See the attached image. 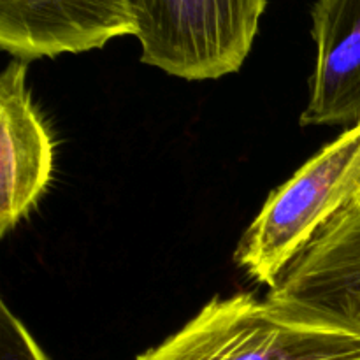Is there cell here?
<instances>
[{"instance_id": "cell-4", "label": "cell", "mask_w": 360, "mask_h": 360, "mask_svg": "<svg viewBox=\"0 0 360 360\" xmlns=\"http://www.w3.org/2000/svg\"><path fill=\"white\" fill-rule=\"evenodd\" d=\"M137 34L132 0H0V48L32 62Z\"/></svg>"}, {"instance_id": "cell-1", "label": "cell", "mask_w": 360, "mask_h": 360, "mask_svg": "<svg viewBox=\"0 0 360 360\" xmlns=\"http://www.w3.org/2000/svg\"><path fill=\"white\" fill-rule=\"evenodd\" d=\"M137 360H360V336L252 294L217 297Z\"/></svg>"}, {"instance_id": "cell-8", "label": "cell", "mask_w": 360, "mask_h": 360, "mask_svg": "<svg viewBox=\"0 0 360 360\" xmlns=\"http://www.w3.org/2000/svg\"><path fill=\"white\" fill-rule=\"evenodd\" d=\"M0 360H49L6 302H0Z\"/></svg>"}, {"instance_id": "cell-7", "label": "cell", "mask_w": 360, "mask_h": 360, "mask_svg": "<svg viewBox=\"0 0 360 360\" xmlns=\"http://www.w3.org/2000/svg\"><path fill=\"white\" fill-rule=\"evenodd\" d=\"M316 63L301 125L360 122V0H316L311 7Z\"/></svg>"}, {"instance_id": "cell-6", "label": "cell", "mask_w": 360, "mask_h": 360, "mask_svg": "<svg viewBox=\"0 0 360 360\" xmlns=\"http://www.w3.org/2000/svg\"><path fill=\"white\" fill-rule=\"evenodd\" d=\"M28 62L13 58L0 76V236L28 217L53 176L55 144L27 88Z\"/></svg>"}, {"instance_id": "cell-2", "label": "cell", "mask_w": 360, "mask_h": 360, "mask_svg": "<svg viewBox=\"0 0 360 360\" xmlns=\"http://www.w3.org/2000/svg\"><path fill=\"white\" fill-rule=\"evenodd\" d=\"M360 199V122L274 190L236 250V262L269 290L316 234Z\"/></svg>"}, {"instance_id": "cell-5", "label": "cell", "mask_w": 360, "mask_h": 360, "mask_svg": "<svg viewBox=\"0 0 360 360\" xmlns=\"http://www.w3.org/2000/svg\"><path fill=\"white\" fill-rule=\"evenodd\" d=\"M267 299L360 336V199L313 238Z\"/></svg>"}, {"instance_id": "cell-3", "label": "cell", "mask_w": 360, "mask_h": 360, "mask_svg": "<svg viewBox=\"0 0 360 360\" xmlns=\"http://www.w3.org/2000/svg\"><path fill=\"white\" fill-rule=\"evenodd\" d=\"M141 62L186 81L238 72L267 0H132Z\"/></svg>"}]
</instances>
